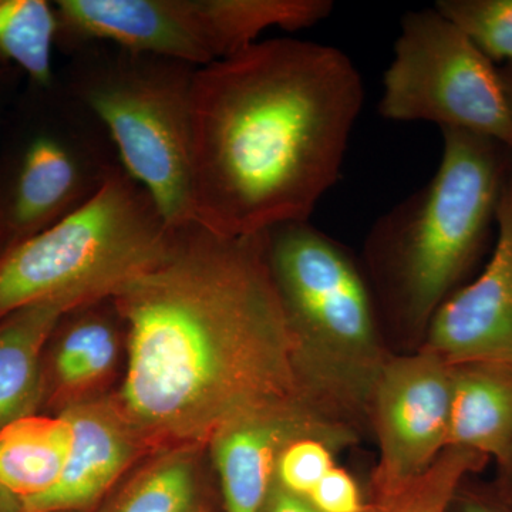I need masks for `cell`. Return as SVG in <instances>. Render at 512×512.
Segmentation results:
<instances>
[{
    "label": "cell",
    "instance_id": "484cf974",
    "mask_svg": "<svg viewBox=\"0 0 512 512\" xmlns=\"http://www.w3.org/2000/svg\"><path fill=\"white\" fill-rule=\"evenodd\" d=\"M259 512H319L308 500L288 493L275 483Z\"/></svg>",
    "mask_w": 512,
    "mask_h": 512
},
{
    "label": "cell",
    "instance_id": "4dcf8cb0",
    "mask_svg": "<svg viewBox=\"0 0 512 512\" xmlns=\"http://www.w3.org/2000/svg\"><path fill=\"white\" fill-rule=\"evenodd\" d=\"M46 512H82V511H72V510H57V511H46Z\"/></svg>",
    "mask_w": 512,
    "mask_h": 512
},
{
    "label": "cell",
    "instance_id": "f546056e",
    "mask_svg": "<svg viewBox=\"0 0 512 512\" xmlns=\"http://www.w3.org/2000/svg\"><path fill=\"white\" fill-rule=\"evenodd\" d=\"M498 70H500L501 82H503L505 97H507L512 116V64L498 67Z\"/></svg>",
    "mask_w": 512,
    "mask_h": 512
},
{
    "label": "cell",
    "instance_id": "7a4b0ae2",
    "mask_svg": "<svg viewBox=\"0 0 512 512\" xmlns=\"http://www.w3.org/2000/svg\"><path fill=\"white\" fill-rule=\"evenodd\" d=\"M365 86L345 52L259 40L200 67L192 92L194 221L229 238L309 221L342 174Z\"/></svg>",
    "mask_w": 512,
    "mask_h": 512
},
{
    "label": "cell",
    "instance_id": "52a82bcc",
    "mask_svg": "<svg viewBox=\"0 0 512 512\" xmlns=\"http://www.w3.org/2000/svg\"><path fill=\"white\" fill-rule=\"evenodd\" d=\"M0 146V254L86 204L121 167L106 128L60 79L29 86Z\"/></svg>",
    "mask_w": 512,
    "mask_h": 512
},
{
    "label": "cell",
    "instance_id": "9c48e42d",
    "mask_svg": "<svg viewBox=\"0 0 512 512\" xmlns=\"http://www.w3.org/2000/svg\"><path fill=\"white\" fill-rule=\"evenodd\" d=\"M450 393L451 365L434 353L419 349L387 359L367 416L379 447L372 497L416 480L448 448Z\"/></svg>",
    "mask_w": 512,
    "mask_h": 512
},
{
    "label": "cell",
    "instance_id": "277c9868",
    "mask_svg": "<svg viewBox=\"0 0 512 512\" xmlns=\"http://www.w3.org/2000/svg\"><path fill=\"white\" fill-rule=\"evenodd\" d=\"M266 265L284 309L303 396L359 429L380 370L382 318L363 266L311 222L265 231Z\"/></svg>",
    "mask_w": 512,
    "mask_h": 512
},
{
    "label": "cell",
    "instance_id": "7402d4cb",
    "mask_svg": "<svg viewBox=\"0 0 512 512\" xmlns=\"http://www.w3.org/2000/svg\"><path fill=\"white\" fill-rule=\"evenodd\" d=\"M434 8L495 66L512 64V0H439Z\"/></svg>",
    "mask_w": 512,
    "mask_h": 512
},
{
    "label": "cell",
    "instance_id": "8992f818",
    "mask_svg": "<svg viewBox=\"0 0 512 512\" xmlns=\"http://www.w3.org/2000/svg\"><path fill=\"white\" fill-rule=\"evenodd\" d=\"M173 228L124 170L86 204L0 254V319L35 303L73 308L111 298L156 264Z\"/></svg>",
    "mask_w": 512,
    "mask_h": 512
},
{
    "label": "cell",
    "instance_id": "6da1fadb",
    "mask_svg": "<svg viewBox=\"0 0 512 512\" xmlns=\"http://www.w3.org/2000/svg\"><path fill=\"white\" fill-rule=\"evenodd\" d=\"M111 299L127 338L116 400L148 450L207 447L238 417L303 396L264 235L173 228L164 255Z\"/></svg>",
    "mask_w": 512,
    "mask_h": 512
},
{
    "label": "cell",
    "instance_id": "ac0fdd59",
    "mask_svg": "<svg viewBox=\"0 0 512 512\" xmlns=\"http://www.w3.org/2000/svg\"><path fill=\"white\" fill-rule=\"evenodd\" d=\"M72 446L66 417L32 416L0 430V487L20 503L35 500L55 487Z\"/></svg>",
    "mask_w": 512,
    "mask_h": 512
},
{
    "label": "cell",
    "instance_id": "7c38bea8",
    "mask_svg": "<svg viewBox=\"0 0 512 512\" xmlns=\"http://www.w3.org/2000/svg\"><path fill=\"white\" fill-rule=\"evenodd\" d=\"M57 50L92 43L204 67L212 63L194 0H57Z\"/></svg>",
    "mask_w": 512,
    "mask_h": 512
},
{
    "label": "cell",
    "instance_id": "30bf717a",
    "mask_svg": "<svg viewBox=\"0 0 512 512\" xmlns=\"http://www.w3.org/2000/svg\"><path fill=\"white\" fill-rule=\"evenodd\" d=\"M325 437L348 448L357 429L305 396L269 404L218 430L207 448L217 471L224 512H259L275 481L276 464L293 440Z\"/></svg>",
    "mask_w": 512,
    "mask_h": 512
},
{
    "label": "cell",
    "instance_id": "3957f363",
    "mask_svg": "<svg viewBox=\"0 0 512 512\" xmlns=\"http://www.w3.org/2000/svg\"><path fill=\"white\" fill-rule=\"evenodd\" d=\"M441 136L436 174L377 218L365 244L380 318L410 339H423L476 262L512 170V150L498 141L460 130Z\"/></svg>",
    "mask_w": 512,
    "mask_h": 512
},
{
    "label": "cell",
    "instance_id": "9a60e30c",
    "mask_svg": "<svg viewBox=\"0 0 512 512\" xmlns=\"http://www.w3.org/2000/svg\"><path fill=\"white\" fill-rule=\"evenodd\" d=\"M73 306L60 301L35 303L0 319V430L35 414L42 402V355Z\"/></svg>",
    "mask_w": 512,
    "mask_h": 512
},
{
    "label": "cell",
    "instance_id": "2e32d148",
    "mask_svg": "<svg viewBox=\"0 0 512 512\" xmlns=\"http://www.w3.org/2000/svg\"><path fill=\"white\" fill-rule=\"evenodd\" d=\"M212 63L259 42L265 30L296 32L328 18L332 0H194Z\"/></svg>",
    "mask_w": 512,
    "mask_h": 512
},
{
    "label": "cell",
    "instance_id": "44dd1931",
    "mask_svg": "<svg viewBox=\"0 0 512 512\" xmlns=\"http://www.w3.org/2000/svg\"><path fill=\"white\" fill-rule=\"evenodd\" d=\"M487 463V457L474 451L448 447L416 480L392 493L370 497L369 512H447L468 474Z\"/></svg>",
    "mask_w": 512,
    "mask_h": 512
},
{
    "label": "cell",
    "instance_id": "d4e9b609",
    "mask_svg": "<svg viewBox=\"0 0 512 512\" xmlns=\"http://www.w3.org/2000/svg\"><path fill=\"white\" fill-rule=\"evenodd\" d=\"M447 512H512V503L504 497H494L474 491L460 490L454 495Z\"/></svg>",
    "mask_w": 512,
    "mask_h": 512
},
{
    "label": "cell",
    "instance_id": "4316f807",
    "mask_svg": "<svg viewBox=\"0 0 512 512\" xmlns=\"http://www.w3.org/2000/svg\"><path fill=\"white\" fill-rule=\"evenodd\" d=\"M19 76L18 70L0 63V120H2L3 113H5L6 104L12 97Z\"/></svg>",
    "mask_w": 512,
    "mask_h": 512
},
{
    "label": "cell",
    "instance_id": "e0dca14e",
    "mask_svg": "<svg viewBox=\"0 0 512 512\" xmlns=\"http://www.w3.org/2000/svg\"><path fill=\"white\" fill-rule=\"evenodd\" d=\"M204 448L188 444L158 451L93 512H212L202 477Z\"/></svg>",
    "mask_w": 512,
    "mask_h": 512
},
{
    "label": "cell",
    "instance_id": "ffe728a7",
    "mask_svg": "<svg viewBox=\"0 0 512 512\" xmlns=\"http://www.w3.org/2000/svg\"><path fill=\"white\" fill-rule=\"evenodd\" d=\"M56 49L55 3L0 0V63L28 77L29 86L50 89L59 80L53 67Z\"/></svg>",
    "mask_w": 512,
    "mask_h": 512
},
{
    "label": "cell",
    "instance_id": "603a6c76",
    "mask_svg": "<svg viewBox=\"0 0 512 512\" xmlns=\"http://www.w3.org/2000/svg\"><path fill=\"white\" fill-rule=\"evenodd\" d=\"M342 450L345 448L325 437L305 436L293 440L276 464L275 483L306 500L330 468L338 464L336 454Z\"/></svg>",
    "mask_w": 512,
    "mask_h": 512
},
{
    "label": "cell",
    "instance_id": "4fadbf2b",
    "mask_svg": "<svg viewBox=\"0 0 512 512\" xmlns=\"http://www.w3.org/2000/svg\"><path fill=\"white\" fill-rule=\"evenodd\" d=\"M72 446L52 490L22 504V512H93L148 447L124 416L116 397L67 403Z\"/></svg>",
    "mask_w": 512,
    "mask_h": 512
},
{
    "label": "cell",
    "instance_id": "5b68a950",
    "mask_svg": "<svg viewBox=\"0 0 512 512\" xmlns=\"http://www.w3.org/2000/svg\"><path fill=\"white\" fill-rule=\"evenodd\" d=\"M67 57L60 82L106 128L124 170L171 228L194 221L192 92L200 67L107 43Z\"/></svg>",
    "mask_w": 512,
    "mask_h": 512
},
{
    "label": "cell",
    "instance_id": "ba28073f",
    "mask_svg": "<svg viewBox=\"0 0 512 512\" xmlns=\"http://www.w3.org/2000/svg\"><path fill=\"white\" fill-rule=\"evenodd\" d=\"M379 113L386 120L467 131L512 150L500 70L434 6L403 16Z\"/></svg>",
    "mask_w": 512,
    "mask_h": 512
},
{
    "label": "cell",
    "instance_id": "5bb4252c",
    "mask_svg": "<svg viewBox=\"0 0 512 512\" xmlns=\"http://www.w3.org/2000/svg\"><path fill=\"white\" fill-rule=\"evenodd\" d=\"M447 447L474 451L497 464L507 457L512 447V365L451 366Z\"/></svg>",
    "mask_w": 512,
    "mask_h": 512
},
{
    "label": "cell",
    "instance_id": "f1b7e54d",
    "mask_svg": "<svg viewBox=\"0 0 512 512\" xmlns=\"http://www.w3.org/2000/svg\"><path fill=\"white\" fill-rule=\"evenodd\" d=\"M0 512H22V503L0 487Z\"/></svg>",
    "mask_w": 512,
    "mask_h": 512
},
{
    "label": "cell",
    "instance_id": "8fae6325",
    "mask_svg": "<svg viewBox=\"0 0 512 512\" xmlns=\"http://www.w3.org/2000/svg\"><path fill=\"white\" fill-rule=\"evenodd\" d=\"M421 349L448 365H512V170L497 214L490 262L477 279L457 289L431 318Z\"/></svg>",
    "mask_w": 512,
    "mask_h": 512
},
{
    "label": "cell",
    "instance_id": "d6986e66",
    "mask_svg": "<svg viewBox=\"0 0 512 512\" xmlns=\"http://www.w3.org/2000/svg\"><path fill=\"white\" fill-rule=\"evenodd\" d=\"M53 373L64 394L87 392L107 379L119 360L121 322L113 299L73 309L62 319Z\"/></svg>",
    "mask_w": 512,
    "mask_h": 512
},
{
    "label": "cell",
    "instance_id": "cb8c5ba5",
    "mask_svg": "<svg viewBox=\"0 0 512 512\" xmlns=\"http://www.w3.org/2000/svg\"><path fill=\"white\" fill-rule=\"evenodd\" d=\"M319 512H369L362 487L353 474L336 464L306 498Z\"/></svg>",
    "mask_w": 512,
    "mask_h": 512
},
{
    "label": "cell",
    "instance_id": "83f0119b",
    "mask_svg": "<svg viewBox=\"0 0 512 512\" xmlns=\"http://www.w3.org/2000/svg\"><path fill=\"white\" fill-rule=\"evenodd\" d=\"M500 467L501 487H503V495L512 503V447L508 451L507 457L498 464Z\"/></svg>",
    "mask_w": 512,
    "mask_h": 512
}]
</instances>
